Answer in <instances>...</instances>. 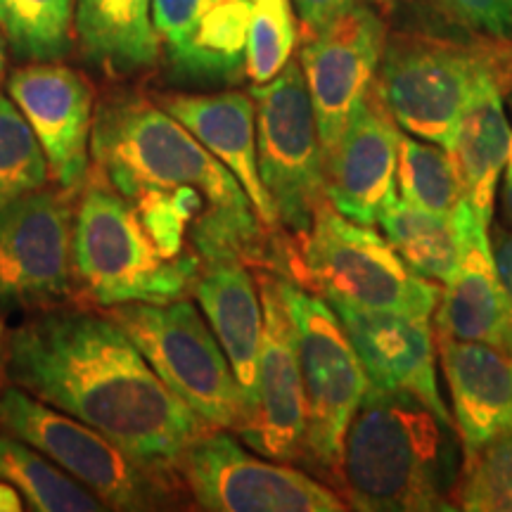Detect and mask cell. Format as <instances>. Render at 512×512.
<instances>
[{
	"mask_svg": "<svg viewBox=\"0 0 512 512\" xmlns=\"http://www.w3.org/2000/svg\"><path fill=\"white\" fill-rule=\"evenodd\" d=\"M5 373L159 470L178 472L183 453L211 430L107 313L48 306L27 318L8 337Z\"/></svg>",
	"mask_w": 512,
	"mask_h": 512,
	"instance_id": "6da1fadb",
	"label": "cell"
},
{
	"mask_svg": "<svg viewBox=\"0 0 512 512\" xmlns=\"http://www.w3.org/2000/svg\"><path fill=\"white\" fill-rule=\"evenodd\" d=\"M458 479L456 425L413 394L370 387L344 439L342 491L349 508L453 510Z\"/></svg>",
	"mask_w": 512,
	"mask_h": 512,
	"instance_id": "7a4b0ae2",
	"label": "cell"
},
{
	"mask_svg": "<svg viewBox=\"0 0 512 512\" xmlns=\"http://www.w3.org/2000/svg\"><path fill=\"white\" fill-rule=\"evenodd\" d=\"M486 79L512 91V38L453 41L394 31L384 41L375 86L396 124L448 152L470 95Z\"/></svg>",
	"mask_w": 512,
	"mask_h": 512,
	"instance_id": "3957f363",
	"label": "cell"
},
{
	"mask_svg": "<svg viewBox=\"0 0 512 512\" xmlns=\"http://www.w3.org/2000/svg\"><path fill=\"white\" fill-rule=\"evenodd\" d=\"M200 261L159 252L133 204L93 166L76 197L74 278L95 304H169L192 292Z\"/></svg>",
	"mask_w": 512,
	"mask_h": 512,
	"instance_id": "277c9868",
	"label": "cell"
},
{
	"mask_svg": "<svg viewBox=\"0 0 512 512\" xmlns=\"http://www.w3.org/2000/svg\"><path fill=\"white\" fill-rule=\"evenodd\" d=\"M0 432L41 451L107 510H162L178 501V472L140 463L91 425L19 387L0 392Z\"/></svg>",
	"mask_w": 512,
	"mask_h": 512,
	"instance_id": "5b68a950",
	"label": "cell"
},
{
	"mask_svg": "<svg viewBox=\"0 0 512 512\" xmlns=\"http://www.w3.org/2000/svg\"><path fill=\"white\" fill-rule=\"evenodd\" d=\"M280 287L294 323L304 377V463L325 482L342 489L344 439L366 399L370 380L342 320L325 297H316L285 275H280Z\"/></svg>",
	"mask_w": 512,
	"mask_h": 512,
	"instance_id": "8992f818",
	"label": "cell"
},
{
	"mask_svg": "<svg viewBox=\"0 0 512 512\" xmlns=\"http://www.w3.org/2000/svg\"><path fill=\"white\" fill-rule=\"evenodd\" d=\"M176 396L211 430H240L245 396L211 325L188 299L131 302L107 309Z\"/></svg>",
	"mask_w": 512,
	"mask_h": 512,
	"instance_id": "52a82bcc",
	"label": "cell"
},
{
	"mask_svg": "<svg viewBox=\"0 0 512 512\" xmlns=\"http://www.w3.org/2000/svg\"><path fill=\"white\" fill-rule=\"evenodd\" d=\"M306 285L328 302L368 311H396L432 320L441 290L406 266L387 238L342 216L330 200L320 204L302 240Z\"/></svg>",
	"mask_w": 512,
	"mask_h": 512,
	"instance_id": "ba28073f",
	"label": "cell"
},
{
	"mask_svg": "<svg viewBox=\"0 0 512 512\" xmlns=\"http://www.w3.org/2000/svg\"><path fill=\"white\" fill-rule=\"evenodd\" d=\"M256 155L261 183L271 197L278 230L304 240L325 195V159L316 114L299 60L268 83L252 86Z\"/></svg>",
	"mask_w": 512,
	"mask_h": 512,
	"instance_id": "9c48e42d",
	"label": "cell"
},
{
	"mask_svg": "<svg viewBox=\"0 0 512 512\" xmlns=\"http://www.w3.org/2000/svg\"><path fill=\"white\" fill-rule=\"evenodd\" d=\"M178 477L211 512H339L349 505L328 484L273 458H256L226 430H209L183 453Z\"/></svg>",
	"mask_w": 512,
	"mask_h": 512,
	"instance_id": "30bf717a",
	"label": "cell"
},
{
	"mask_svg": "<svg viewBox=\"0 0 512 512\" xmlns=\"http://www.w3.org/2000/svg\"><path fill=\"white\" fill-rule=\"evenodd\" d=\"M76 197L46 185L0 209V306L48 309L69 297Z\"/></svg>",
	"mask_w": 512,
	"mask_h": 512,
	"instance_id": "8fae6325",
	"label": "cell"
},
{
	"mask_svg": "<svg viewBox=\"0 0 512 512\" xmlns=\"http://www.w3.org/2000/svg\"><path fill=\"white\" fill-rule=\"evenodd\" d=\"M387 24L375 5L358 3L320 34L304 38L299 64L316 114L323 159L335 150L377 79Z\"/></svg>",
	"mask_w": 512,
	"mask_h": 512,
	"instance_id": "7c38bea8",
	"label": "cell"
},
{
	"mask_svg": "<svg viewBox=\"0 0 512 512\" xmlns=\"http://www.w3.org/2000/svg\"><path fill=\"white\" fill-rule=\"evenodd\" d=\"M256 283L264 306V337L254 411L238 434L261 456L297 463L304 460L306 394L294 323L280 287V273L259 268Z\"/></svg>",
	"mask_w": 512,
	"mask_h": 512,
	"instance_id": "4fadbf2b",
	"label": "cell"
},
{
	"mask_svg": "<svg viewBox=\"0 0 512 512\" xmlns=\"http://www.w3.org/2000/svg\"><path fill=\"white\" fill-rule=\"evenodd\" d=\"M8 95L34 128L55 185L79 192L91 174V83L60 62H29L10 74Z\"/></svg>",
	"mask_w": 512,
	"mask_h": 512,
	"instance_id": "5bb4252c",
	"label": "cell"
},
{
	"mask_svg": "<svg viewBox=\"0 0 512 512\" xmlns=\"http://www.w3.org/2000/svg\"><path fill=\"white\" fill-rule=\"evenodd\" d=\"M169 72L185 83L245 79L249 0H152Z\"/></svg>",
	"mask_w": 512,
	"mask_h": 512,
	"instance_id": "9a60e30c",
	"label": "cell"
},
{
	"mask_svg": "<svg viewBox=\"0 0 512 512\" xmlns=\"http://www.w3.org/2000/svg\"><path fill=\"white\" fill-rule=\"evenodd\" d=\"M401 131L373 83L332 155L325 159V195L347 219L373 226L396 200Z\"/></svg>",
	"mask_w": 512,
	"mask_h": 512,
	"instance_id": "2e32d148",
	"label": "cell"
},
{
	"mask_svg": "<svg viewBox=\"0 0 512 512\" xmlns=\"http://www.w3.org/2000/svg\"><path fill=\"white\" fill-rule=\"evenodd\" d=\"M328 302V299H325ZM354 344L370 380L384 392H408L441 420L456 425L437 387V339L430 320L328 302Z\"/></svg>",
	"mask_w": 512,
	"mask_h": 512,
	"instance_id": "e0dca14e",
	"label": "cell"
},
{
	"mask_svg": "<svg viewBox=\"0 0 512 512\" xmlns=\"http://www.w3.org/2000/svg\"><path fill=\"white\" fill-rule=\"evenodd\" d=\"M456 219L463 249L456 271L441 290L437 335L496 344L510 351L512 311L496 273L489 226L477 219L467 202L458 207Z\"/></svg>",
	"mask_w": 512,
	"mask_h": 512,
	"instance_id": "ac0fdd59",
	"label": "cell"
},
{
	"mask_svg": "<svg viewBox=\"0 0 512 512\" xmlns=\"http://www.w3.org/2000/svg\"><path fill=\"white\" fill-rule=\"evenodd\" d=\"M155 102L176 117L245 188L266 230H278L271 197L261 183L252 93H159Z\"/></svg>",
	"mask_w": 512,
	"mask_h": 512,
	"instance_id": "d6986e66",
	"label": "cell"
},
{
	"mask_svg": "<svg viewBox=\"0 0 512 512\" xmlns=\"http://www.w3.org/2000/svg\"><path fill=\"white\" fill-rule=\"evenodd\" d=\"M465 458L512 427V354L484 342L437 335Z\"/></svg>",
	"mask_w": 512,
	"mask_h": 512,
	"instance_id": "ffe728a7",
	"label": "cell"
},
{
	"mask_svg": "<svg viewBox=\"0 0 512 512\" xmlns=\"http://www.w3.org/2000/svg\"><path fill=\"white\" fill-rule=\"evenodd\" d=\"M192 294L238 377L247 420L256 403V373L264 337V306L256 273L240 259L207 261L197 275Z\"/></svg>",
	"mask_w": 512,
	"mask_h": 512,
	"instance_id": "44dd1931",
	"label": "cell"
},
{
	"mask_svg": "<svg viewBox=\"0 0 512 512\" xmlns=\"http://www.w3.org/2000/svg\"><path fill=\"white\" fill-rule=\"evenodd\" d=\"M505 93L501 81L486 79L467 100L448 150L465 202L486 226L494 216L496 185L510 155L512 128L503 105Z\"/></svg>",
	"mask_w": 512,
	"mask_h": 512,
	"instance_id": "7402d4cb",
	"label": "cell"
},
{
	"mask_svg": "<svg viewBox=\"0 0 512 512\" xmlns=\"http://www.w3.org/2000/svg\"><path fill=\"white\" fill-rule=\"evenodd\" d=\"M74 31L83 57L117 79L152 72L162 60L152 0H76Z\"/></svg>",
	"mask_w": 512,
	"mask_h": 512,
	"instance_id": "603a6c76",
	"label": "cell"
},
{
	"mask_svg": "<svg viewBox=\"0 0 512 512\" xmlns=\"http://www.w3.org/2000/svg\"><path fill=\"white\" fill-rule=\"evenodd\" d=\"M377 223L406 266L420 278L444 285L456 271L463 249L456 214H437L396 197L380 211Z\"/></svg>",
	"mask_w": 512,
	"mask_h": 512,
	"instance_id": "cb8c5ba5",
	"label": "cell"
},
{
	"mask_svg": "<svg viewBox=\"0 0 512 512\" xmlns=\"http://www.w3.org/2000/svg\"><path fill=\"white\" fill-rule=\"evenodd\" d=\"M0 482L22 494L31 510L41 512H102L107 505L93 491L60 470L53 460L27 441L0 432Z\"/></svg>",
	"mask_w": 512,
	"mask_h": 512,
	"instance_id": "d4e9b609",
	"label": "cell"
},
{
	"mask_svg": "<svg viewBox=\"0 0 512 512\" xmlns=\"http://www.w3.org/2000/svg\"><path fill=\"white\" fill-rule=\"evenodd\" d=\"M76 0H0V31L22 62H60L74 48Z\"/></svg>",
	"mask_w": 512,
	"mask_h": 512,
	"instance_id": "484cf974",
	"label": "cell"
},
{
	"mask_svg": "<svg viewBox=\"0 0 512 512\" xmlns=\"http://www.w3.org/2000/svg\"><path fill=\"white\" fill-rule=\"evenodd\" d=\"M396 181L401 200L437 214H456L465 202L451 155L439 145L420 143L418 136L401 133Z\"/></svg>",
	"mask_w": 512,
	"mask_h": 512,
	"instance_id": "4316f807",
	"label": "cell"
},
{
	"mask_svg": "<svg viewBox=\"0 0 512 512\" xmlns=\"http://www.w3.org/2000/svg\"><path fill=\"white\" fill-rule=\"evenodd\" d=\"M50 169L34 128L8 95H0V209L46 188Z\"/></svg>",
	"mask_w": 512,
	"mask_h": 512,
	"instance_id": "83f0119b",
	"label": "cell"
},
{
	"mask_svg": "<svg viewBox=\"0 0 512 512\" xmlns=\"http://www.w3.org/2000/svg\"><path fill=\"white\" fill-rule=\"evenodd\" d=\"M299 41L292 0H249L245 76L252 86L268 83L292 60Z\"/></svg>",
	"mask_w": 512,
	"mask_h": 512,
	"instance_id": "f1b7e54d",
	"label": "cell"
},
{
	"mask_svg": "<svg viewBox=\"0 0 512 512\" xmlns=\"http://www.w3.org/2000/svg\"><path fill=\"white\" fill-rule=\"evenodd\" d=\"M456 503L470 512H512V427L465 458Z\"/></svg>",
	"mask_w": 512,
	"mask_h": 512,
	"instance_id": "f546056e",
	"label": "cell"
},
{
	"mask_svg": "<svg viewBox=\"0 0 512 512\" xmlns=\"http://www.w3.org/2000/svg\"><path fill=\"white\" fill-rule=\"evenodd\" d=\"M439 15L477 36L512 38V0H430Z\"/></svg>",
	"mask_w": 512,
	"mask_h": 512,
	"instance_id": "4dcf8cb0",
	"label": "cell"
},
{
	"mask_svg": "<svg viewBox=\"0 0 512 512\" xmlns=\"http://www.w3.org/2000/svg\"><path fill=\"white\" fill-rule=\"evenodd\" d=\"M354 3H358V0H292L294 15H297L299 27H302V38L320 34Z\"/></svg>",
	"mask_w": 512,
	"mask_h": 512,
	"instance_id": "1f68e13d",
	"label": "cell"
},
{
	"mask_svg": "<svg viewBox=\"0 0 512 512\" xmlns=\"http://www.w3.org/2000/svg\"><path fill=\"white\" fill-rule=\"evenodd\" d=\"M491 252H494L498 280H501L505 299H508L512 311V230H498L494 245H491Z\"/></svg>",
	"mask_w": 512,
	"mask_h": 512,
	"instance_id": "d6a6232c",
	"label": "cell"
},
{
	"mask_svg": "<svg viewBox=\"0 0 512 512\" xmlns=\"http://www.w3.org/2000/svg\"><path fill=\"white\" fill-rule=\"evenodd\" d=\"M19 512L24 510V498L15 486L8 482H0V512Z\"/></svg>",
	"mask_w": 512,
	"mask_h": 512,
	"instance_id": "836d02e7",
	"label": "cell"
},
{
	"mask_svg": "<svg viewBox=\"0 0 512 512\" xmlns=\"http://www.w3.org/2000/svg\"><path fill=\"white\" fill-rule=\"evenodd\" d=\"M5 62H8V41H5L3 31H0V83L5 76Z\"/></svg>",
	"mask_w": 512,
	"mask_h": 512,
	"instance_id": "e575fe53",
	"label": "cell"
},
{
	"mask_svg": "<svg viewBox=\"0 0 512 512\" xmlns=\"http://www.w3.org/2000/svg\"><path fill=\"white\" fill-rule=\"evenodd\" d=\"M5 349H8V342H5L3 323H0V368H5Z\"/></svg>",
	"mask_w": 512,
	"mask_h": 512,
	"instance_id": "d590c367",
	"label": "cell"
},
{
	"mask_svg": "<svg viewBox=\"0 0 512 512\" xmlns=\"http://www.w3.org/2000/svg\"><path fill=\"white\" fill-rule=\"evenodd\" d=\"M363 3H368V5H380V8H389V5H392L394 0H363Z\"/></svg>",
	"mask_w": 512,
	"mask_h": 512,
	"instance_id": "8d00e7d4",
	"label": "cell"
},
{
	"mask_svg": "<svg viewBox=\"0 0 512 512\" xmlns=\"http://www.w3.org/2000/svg\"><path fill=\"white\" fill-rule=\"evenodd\" d=\"M508 176H512V138H510V155H508Z\"/></svg>",
	"mask_w": 512,
	"mask_h": 512,
	"instance_id": "74e56055",
	"label": "cell"
},
{
	"mask_svg": "<svg viewBox=\"0 0 512 512\" xmlns=\"http://www.w3.org/2000/svg\"><path fill=\"white\" fill-rule=\"evenodd\" d=\"M510 354H512V349H510Z\"/></svg>",
	"mask_w": 512,
	"mask_h": 512,
	"instance_id": "f35d334b",
	"label": "cell"
}]
</instances>
